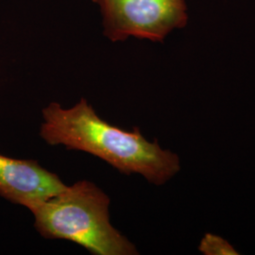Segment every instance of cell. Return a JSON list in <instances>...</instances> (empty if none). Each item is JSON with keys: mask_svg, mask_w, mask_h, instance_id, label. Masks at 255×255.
I'll return each instance as SVG.
<instances>
[{"mask_svg": "<svg viewBox=\"0 0 255 255\" xmlns=\"http://www.w3.org/2000/svg\"><path fill=\"white\" fill-rule=\"evenodd\" d=\"M198 249L204 255H239L228 240L211 233L202 237Z\"/></svg>", "mask_w": 255, "mask_h": 255, "instance_id": "5b68a950", "label": "cell"}, {"mask_svg": "<svg viewBox=\"0 0 255 255\" xmlns=\"http://www.w3.org/2000/svg\"><path fill=\"white\" fill-rule=\"evenodd\" d=\"M109 197L88 181L76 182L29 211L47 239H64L94 255H135L136 247L110 221Z\"/></svg>", "mask_w": 255, "mask_h": 255, "instance_id": "7a4b0ae2", "label": "cell"}, {"mask_svg": "<svg viewBox=\"0 0 255 255\" xmlns=\"http://www.w3.org/2000/svg\"><path fill=\"white\" fill-rule=\"evenodd\" d=\"M40 135L49 146H64L97 156L119 172L139 174L163 185L181 170L179 155L149 142L138 128L127 131L101 119L85 99L64 109L52 102L42 111Z\"/></svg>", "mask_w": 255, "mask_h": 255, "instance_id": "6da1fadb", "label": "cell"}, {"mask_svg": "<svg viewBox=\"0 0 255 255\" xmlns=\"http://www.w3.org/2000/svg\"><path fill=\"white\" fill-rule=\"evenodd\" d=\"M101 6L104 35L112 42L128 37L163 42L187 24L184 0H93Z\"/></svg>", "mask_w": 255, "mask_h": 255, "instance_id": "3957f363", "label": "cell"}, {"mask_svg": "<svg viewBox=\"0 0 255 255\" xmlns=\"http://www.w3.org/2000/svg\"><path fill=\"white\" fill-rule=\"evenodd\" d=\"M66 185L58 175L34 160H18L0 154V196L29 210L63 191Z\"/></svg>", "mask_w": 255, "mask_h": 255, "instance_id": "277c9868", "label": "cell"}]
</instances>
